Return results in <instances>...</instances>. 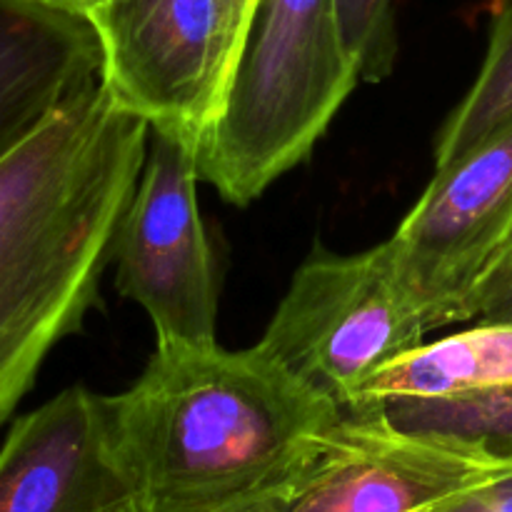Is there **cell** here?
Segmentation results:
<instances>
[{
  "label": "cell",
  "instance_id": "obj_3",
  "mask_svg": "<svg viewBox=\"0 0 512 512\" xmlns=\"http://www.w3.org/2000/svg\"><path fill=\"white\" fill-rule=\"evenodd\" d=\"M358 83L338 0H260L200 135V180L228 203H253L313 153Z\"/></svg>",
  "mask_w": 512,
  "mask_h": 512
},
{
  "label": "cell",
  "instance_id": "obj_10",
  "mask_svg": "<svg viewBox=\"0 0 512 512\" xmlns=\"http://www.w3.org/2000/svg\"><path fill=\"white\" fill-rule=\"evenodd\" d=\"M103 78V40L88 10L0 0V165Z\"/></svg>",
  "mask_w": 512,
  "mask_h": 512
},
{
  "label": "cell",
  "instance_id": "obj_6",
  "mask_svg": "<svg viewBox=\"0 0 512 512\" xmlns=\"http://www.w3.org/2000/svg\"><path fill=\"white\" fill-rule=\"evenodd\" d=\"M512 240V120L435 170L390 238L430 333L473 320L480 280Z\"/></svg>",
  "mask_w": 512,
  "mask_h": 512
},
{
  "label": "cell",
  "instance_id": "obj_2",
  "mask_svg": "<svg viewBox=\"0 0 512 512\" xmlns=\"http://www.w3.org/2000/svg\"><path fill=\"white\" fill-rule=\"evenodd\" d=\"M148 140L103 80L0 165V428L98 303Z\"/></svg>",
  "mask_w": 512,
  "mask_h": 512
},
{
  "label": "cell",
  "instance_id": "obj_14",
  "mask_svg": "<svg viewBox=\"0 0 512 512\" xmlns=\"http://www.w3.org/2000/svg\"><path fill=\"white\" fill-rule=\"evenodd\" d=\"M338 15L360 80L378 83L388 78L398 55L395 0H338Z\"/></svg>",
  "mask_w": 512,
  "mask_h": 512
},
{
  "label": "cell",
  "instance_id": "obj_15",
  "mask_svg": "<svg viewBox=\"0 0 512 512\" xmlns=\"http://www.w3.org/2000/svg\"><path fill=\"white\" fill-rule=\"evenodd\" d=\"M473 320H512V240L473 295Z\"/></svg>",
  "mask_w": 512,
  "mask_h": 512
},
{
  "label": "cell",
  "instance_id": "obj_11",
  "mask_svg": "<svg viewBox=\"0 0 512 512\" xmlns=\"http://www.w3.org/2000/svg\"><path fill=\"white\" fill-rule=\"evenodd\" d=\"M512 383V320H478L463 333L420 343L373 375L353 410L390 403H440Z\"/></svg>",
  "mask_w": 512,
  "mask_h": 512
},
{
  "label": "cell",
  "instance_id": "obj_12",
  "mask_svg": "<svg viewBox=\"0 0 512 512\" xmlns=\"http://www.w3.org/2000/svg\"><path fill=\"white\" fill-rule=\"evenodd\" d=\"M508 120H512V0H498L478 78L440 130L435 170L463 158Z\"/></svg>",
  "mask_w": 512,
  "mask_h": 512
},
{
  "label": "cell",
  "instance_id": "obj_18",
  "mask_svg": "<svg viewBox=\"0 0 512 512\" xmlns=\"http://www.w3.org/2000/svg\"><path fill=\"white\" fill-rule=\"evenodd\" d=\"M223 5H225V15H228L230 35H233V43L235 48H238V58H240L245 35H248L250 23H253V15L255 10H258L260 0H223Z\"/></svg>",
  "mask_w": 512,
  "mask_h": 512
},
{
  "label": "cell",
  "instance_id": "obj_5",
  "mask_svg": "<svg viewBox=\"0 0 512 512\" xmlns=\"http://www.w3.org/2000/svg\"><path fill=\"white\" fill-rule=\"evenodd\" d=\"M200 135L150 128L113 240L115 288L145 310L155 345L218 343L220 285L198 205Z\"/></svg>",
  "mask_w": 512,
  "mask_h": 512
},
{
  "label": "cell",
  "instance_id": "obj_17",
  "mask_svg": "<svg viewBox=\"0 0 512 512\" xmlns=\"http://www.w3.org/2000/svg\"><path fill=\"white\" fill-rule=\"evenodd\" d=\"M303 493V490H300ZM298 490H285V493H268V495H258V498H248V500H238V503H228V505H218V508H203V510H150V508H140V505L128 503L123 508V512H285L288 505L298 498Z\"/></svg>",
  "mask_w": 512,
  "mask_h": 512
},
{
  "label": "cell",
  "instance_id": "obj_16",
  "mask_svg": "<svg viewBox=\"0 0 512 512\" xmlns=\"http://www.w3.org/2000/svg\"><path fill=\"white\" fill-rule=\"evenodd\" d=\"M425 512H512V468Z\"/></svg>",
  "mask_w": 512,
  "mask_h": 512
},
{
  "label": "cell",
  "instance_id": "obj_7",
  "mask_svg": "<svg viewBox=\"0 0 512 512\" xmlns=\"http://www.w3.org/2000/svg\"><path fill=\"white\" fill-rule=\"evenodd\" d=\"M105 85L150 128L203 135L238 63L223 0H100Z\"/></svg>",
  "mask_w": 512,
  "mask_h": 512
},
{
  "label": "cell",
  "instance_id": "obj_4",
  "mask_svg": "<svg viewBox=\"0 0 512 512\" xmlns=\"http://www.w3.org/2000/svg\"><path fill=\"white\" fill-rule=\"evenodd\" d=\"M428 333V320L385 240L353 255L315 245L295 270L260 345L345 413L378 370L425 343Z\"/></svg>",
  "mask_w": 512,
  "mask_h": 512
},
{
  "label": "cell",
  "instance_id": "obj_9",
  "mask_svg": "<svg viewBox=\"0 0 512 512\" xmlns=\"http://www.w3.org/2000/svg\"><path fill=\"white\" fill-rule=\"evenodd\" d=\"M128 503L103 395L73 385L15 420L0 448V512H123Z\"/></svg>",
  "mask_w": 512,
  "mask_h": 512
},
{
  "label": "cell",
  "instance_id": "obj_1",
  "mask_svg": "<svg viewBox=\"0 0 512 512\" xmlns=\"http://www.w3.org/2000/svg\"><path fill=\"white\" fill-rule=\"evenodd\" d=\"M130 503L203 510L303 490L343 420L263 345H155L143 375L103 395Z\"/></svg>",
  "mask_w": 512,
  "mask_h": 512
},
{
  "label": "cell",
  "instance_id": "obj_13",
  "mask_svg": "<svg viewBox=\"0 0 512 512\" xmlns=\"http://www.w3.org/2000/svg\"><path fill=\"white\" fill-rule=\"evenodd\" d=\"M383 410L398 428L443 435L512 463V383L440 403H390Z\"/></svg>",
  "mask_w": 512,
  "mask_h": 512
},
{
  "label": "cell",
  "instance_id": "obj_19",
  "mask_svg": "<svg viewBox=\"0 0 512 512\" xmlns=\"http://www.w3.org/2000/svg\"><path fill=\"white\" fill-rule=\"evenodd\" d=\"M65 3H73V5H78V8L88 10V13H90V10H93L95 5L100 3V0H65Z\"/></svg>",
  "mask_w": 512,
  "mask_h": 512
},
{
  "label": "cell",
  "instance_id": "obj_8",
  "mask_svg": "<svg viewBox=\"0 0 512 512\" xmlns=\"http://www.w3.org/2000/svg\"><path fill=\"white\" fill-rule=\"evenodd\" d=\"M508 468L473 445L398 428L380 408L353 410L285 512H425Z\"/></svg>",
  "mask_w": 512,
  "mask_h": 512
}]
</instances>
